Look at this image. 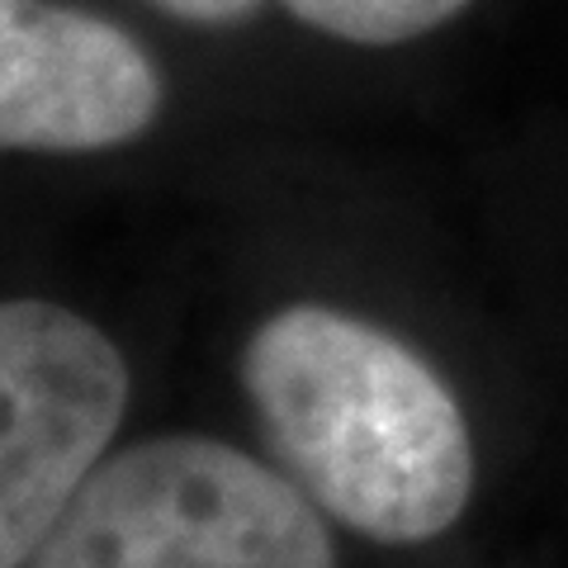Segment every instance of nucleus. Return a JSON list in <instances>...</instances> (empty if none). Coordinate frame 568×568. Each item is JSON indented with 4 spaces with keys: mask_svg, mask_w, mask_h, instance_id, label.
Here are the masks:
<instances>
[{
    "mask_svg": "<svg viewBox=\"0 0 568 568\" xmlns=\"http://www.w3.org/2000/svg\"><path fill=\"white\" fill-rule=\"evenodd\" d=\"M129 365L91 317L0 304V568H29L129 413Z\"/></svg>",
    "mask_w": 568,
    "mask_h": 568,
    "instance_id": "obj_3",
    "label": "nucleus"
},
{
    "mask_svg": "<svg viewBox=\"0 0 568 568\" xmlns=\"http://www.w3.org/2000/svg\"><path fill=\"white\" fill-rule=\"evenodd\" d=\"M280 6L298 24L332 33L342 43L388 48V43H407V39H422V33L450 24L474 0H280Z\"/></svg>",
    "mask_w": 568,
    "mask_h": 568,
    "instance_id": "obj_5",
    "label": "nucleus"
},
{
    "mask_svg": "<svg viewBox=\"0 0 568 568\" xmlns=\"http://www.w3.org/2000/svg\"><path fill=\"white\" fill-rule=\"evenodd\" d=\"M29 568H336L317 503L209 436L100 459Z\"/></svg>",
    "mask_w": 568,
    "mask_h": 568,
    "instance_id": "obj_2",
    "label": "nucleus"
},
{
    "mask_svg": "<svg viewBox=\"0 0 568 568\" xmlns=\"http://www.w3.org/2000/svg\"><path fill=\"white\" fill-rule=\"evenodd\" d=\"M152 6L175 14V20H185V24H237L261 6V0H152Z\"/></svg>",
    "mask_w": 568,
    "mask_h": 568,
    "instance_id": "obj_6",
    "label": "nucleus"
},
{
    "mask_svg": "<svg viewBox=\"0 0 568 568\" xmlns=\"http://www.w3.org/2000/svg\"><path fill=\"white\" fill-rule=\"evenodd\" d=\"M242 388L280 465L342 526L379 545H422L465 517L474 493L465 407L384 327L290 304L252 332Z\"/></svg>",
    "mask_w": 568,
    "mask_h": 568,
    "instance_id": "obj_1",
    "label": "nucleus"
},
{
    "mask_svg": "<svg viewBox=\"0 0 568 568\" xmlns=\"http://www.w3.org/2000/svg\"><path fill=\"white\" fill-rule=\"evenodd\" d=\"M162 100V71L129 29L58 0H0V152L119 148Z\"/></svg>",
    "mask_w": 568,
    "mask_h": 568,
    "instance_id": "obj_4",
    "label": "nucleus"
}]
</instances>
